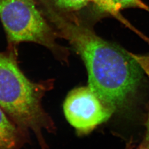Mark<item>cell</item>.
<instances>
[{"instance_id": "1", "label": "cell", "mask_w": 149, "mask_h": 149, "mask_svg": "<svg viewBox=\"0 0 149 149\" xmlns=\"http://www.w3.org/2000/svg\"><path fill=\"white\" fill-rule=\"evenodd\" d=\"M45 12L58 36L68 40L83 59L91 90L113 111L123 104L142 76L143 70L130 53L102 39L62 12L49 7Z\"/></svg>"}, {"instance_id": "9", "label": "cell", "mask_w": 149, "mask_h": 149, "mask_svg": "<svg viewBox=\"0 0 149 149\" xmlns=\"http://www.w3.org/2000/svg\"><path fill=\"white\" fill-rule=\"evenodd\" d=\"M145 125L146 130L144 139L136 149H149V112Z\"/></svg>"}, {"instance_id": "6", "label": "cell", "mask_w": 149, "mask_h": 149, "mask_svg": "<svg viewBox=\"0 0 149 149\" xmlns=\"http://www.w3.org/2000/svg\"><path fill=\"white\" fill-rule=\"evenodd\" d=\"M53 7L61 12L77 11L90 3H93L97 7L104 12L108 13L107 0H51Z\"/></svg>"}, {"instance_id": "2", "label": "cell", "mask_w": 149, "mask_h": 149, "mask_svg": "<svg viewBox=\"0 0 149 149\" xmlns=\"http://www.w3.org/2000/svg\"><path fill=\"white\" fill-rule=\"evenodd\" d=\"M13 54L12 51L0 52V107L22 130L35 134L42 149H47L43 130L52 133L55 128L43 109L42 100L51 84L29 80L19 69Z\"/></svg>"}, {"instance_id": "4", "label": "cell", "mask_w": 149, "mask_h": 149, "mask_svg": "<svg viewBox=\"0 0 149 149\" xmlns=\"http://www.w3.org/2000/svg\"><path fill=\"white\" fill-rule=\"evenodd\" d=\"M63 107L65 117L79 136L90 133L106 121L113 112L88 86L71 91L66 97Z\"/></svg>"}, {"instance_id": "7", "label": "cell", "mask_w": 149, "mask_h": 149, "mask_svg": "<svg viewBox=\"0 0 149 149\" xmlns=\"http://www.w3.org/2000/svg\"><path fill=\"white\" fill-rule=\"evenodd\" d=\"M109 13L117 15L119 11L127 8H138L149 11V7L141 0H107Z\"/></svg>"}, {"instance_id": "3", "label": "cell", "mask_w": 149, "mask_h": 149, "mask_svg": "<svg viewBox=\"0 0 149 149\" xmlns=\"http://www.w3.org/2000/svg\"><path fill=\"white\" fill-rule=\"evenodd\" d=\"M0 19L12 49L19 43L33 42L45 47L61 60L67 58V50L56 42L58 33L33 0H0Z\"/></svg>"}, {"instance_id": "8", "label": "cell", "mask_w": 149, "mask_h": 149, "mask_svg": "<svg viewBox=\"0 0 149 149\" xmlns=\"http://www.w3.org/2000/svg\"><path fill=\"white\" fill-rule=\"evenodd\" d=\"M130 54L140 65L143 71H144L149 77V55H140Z\"/></svg>"}, {"instance_id": "10", "label": "cell", "mask_w": 149, "mask_h": 149, "mask_svg": "<svg viewBox=\"0 0 149 149\" xmlns=\"http://www.w3.org/2000/svg\"><path fill=\"white\" fill-rule=\"evenodd\" d=\"M125 149H134L133 146V145L132 142H130L127 144V148Z\"/></svg>"}, {"instance_id": "5", "label": "cell", "mask_w": 149, "mask_h": 149, "mask_svg": "<svg viewBox=\"0 0 149 149\" xmlns=\"http://www.w3.org/2000/svg\"><path fill=\"white\" fill-rule=\"evenodd\" d=\"M27 133L13 122L0 107V149H20L27 142Z\"/></svg>"}]
</instances>
